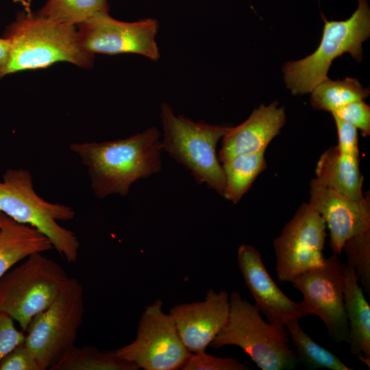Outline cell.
Returning a JSON list of instances; mask_svg holds the SVG:
<instances>
[{
  "mask_svg": "<svg viewBox=\"0 0 370 370\" xmlns=\"http://www.w3.org/2000/svg\"><path fill=\"white\" fill-rule=\"evenodd\" d=\"M160 119L163 151L188 170L197 182L223 196L225 177L216 148L232 126L195 122L175 114L165 103L160 107Z\"/></svg>",
  "mask_w": 370,
  "mask_h": 370,
  "instance_id": "obj_6",
  "label": "cell"
},
{
  "mask_svg": "<svg viewBox=\"0 0 370 370\" xmlns=\"http://www.w3.org/2000/svg\"><path fill=\"white\" fill-rule=\"evenodd\" d=\"M265 151L243 153L222 162L225 177L223 197L237 204L266 168Z\"/></svg>",
  "mask_w": 370,
  "mask_h": 370,
  "instance_id": "obj_20",
  "label": "cell"
},
{
  "mask_svg": "<svg viewBox=\"0 0 370 370\" xmlns=\"http://www.w3.org/2000/svg\"><path fill=\"white\" fill-rule=\"evenodd\" d=\"M331 113L360 130L363 136H369L370 106L364 100L349 103Z\"/></svg>",
  "mask_w": 370,
  "mask_h": 370,
  "instance_id": "obj_27",
  "label": "cell"
},
{
  "mask_svg": "<svg viewBox=\"0 0 370 370\" xmlns=\"http://www.w3.org/2000/svg\"><path fill=\"white\" fill-rule=\"evenodd\" d=\"M290 341L295 347L299 362L309 369L352 370L330 350L317 344L301 328L299 320H292L285 325Z\"/></svg>",
  "mask_w": 370,
  "mask_h": 370,
  "instance_id": "obj_23",
  "label": "cell"
},
{
  "mask_svg": "<svg viewBox=\"0 0 370 370\" xmlns=\"http://www.w3.org/2000/svg\"><path fill=\"white\" fill-rule=\"evenodd\" d=\"M134 363L119 357L115 350L101 351L95 346H75L50 370H137Z\"/></svg>",
  "mask_w": 370,
  "mask_h": 370,
  "instance_id": "obj_21",
  "label": "cell"
},
{
  "mask_svg": "<svg viewBox=\"0 0 370 370\" xmlns=\"http://www.w3.org/2000/svg\"><path fill=\"white\" fill-rule=\"evenodd\" d=\"M25 334L15 327L14 320L0 312V361L13 348L24 343Z\"/></svg>",
  "mask_w": 370,
  "mask_h": 370,
  "instance_id": "obj_29",
  "label": "cell"
},
{
  "mask_svg": "<svg viewBox=\"0 0 370 370\" xmlns=\"http://www.w3.org/2000/svg\"><path fill=\"white\" fill-rule=\"evenodd\" d=\"M343 299L350 352L370 367V306L353 269L343 264Z\"/></svg>",
  "mask_w": 370,
  "mask_h": 370,
  "instance_id": "obj_17",
  "label": "cell"
},
{
  "mask_svg": "<svg viewBox=\"0 0 370 370\" xmlns=\"http://www.w3.org/2000/svg\"><path fill=\"white\" fill-rule=\"evenodd\" d=\"M1 212L0 211V215H1ZM0 231H1V227H0Z\"/></svg>",
  "mask_w": 370,
  "mask_h": 370,
  "instance_id": "obj_32",
  "label": "cell"
},
{
  "mask_svg": "<svg viewBox=\"0 0 370 370\" xmlns=\"http://www.w3.org/2000/svg\"><path fill=\"white\" fill-rule=\"evenodd\" d=\"M343 250L347 258V265L365 291L370 292V230L356 234L344 243Z\"/></svg>",
  "mask_w": 370,
  "mask_h": 370,
  "instance_id": "obj_25",
  "label": "cell"
},
{
  "mask_svg": "<svg viewBox=\"0 0 370 370\" xmlns=\"http://www.w3.org/2000/svg\"><path fill=\"white\" fill-rule=\"evenodd\" d=\"M311 92L310 101L314 108L332 112L349 103L364 100L370 92L356 79L332 80L327 77Z\"/></svg>",
  "mask_w": 370,
  "mask_h": 370,
  "instance_id": "obj_22",
  "label": "cell"
},
{
  "mask_svg": "<svg viewBox=\"0 0 370 370\" xmlns=\"http://www.w3.org/2000/svg\"><path fill=\"white\" fill-rule=\"evenodd\" d=\"M9 43L8 61L0 79L16 72L47 68L59 62L92 67L94 54L82 47L75 25L56 22L22 11L3 36Z\"/></svg>",
  "mask_w": 370,
  "mask_h": 370,
  "instance_id": "obj_2",
  "label": "cell"
},
{
  "mask_svg": "<svg viewBox=\"0 0 370 370\" xmlns=\"http://www.w3.org/2000/svg\"><path fill=\"white\" fill-rule=\"evenodd\" d=\"M309 204L322 217L330 231V247L338 256L350 237L370 230L369 195L356 200L318 184H310Z\"/></svg>",
  "mask_w": 370,
  "mask_h": 370,
  "instance_id": "obj_14",
  "label": "cell"
},
{
  "mask_svg": "<svg viewBox=\"0 0 370 370\" xmlns=\"http://www.w3.org/2000/svg\"><path fill=\"white\" fill-rule=\"evenodd\" d=\"M56 261L36 253L0 279V312L26 331L32 318L46 309L69 280Z\"/></svg>",
  "mask_w": 370,
  "mask_h": 370,
  "instance_id": "obj_7",
  "label": "cell"
},
{
  "mask_svg": "<svg viewBox=\"0 0 370 370\" xmlns=\"http://www.w3.org/2000/svg\"><path fill=\"white\" fill-rule=\"evenodd\" d=\"M85 312L83 288L69 278L55 300L29 323L24 343L32 352L39 370L50 369L75 346Z\"/></svg>",
  "mask_w": 370,
  "mask_h": 370,
  "instance_id": "obj_8",
  "label": "cell"
},
{
  "mask_svg": "<svg viewBox=\"0 0 370 370\" xmlns=\"http://www.w3.org/2000/svg\"><path fill=\"white\" fill-rule=\"evenodd\" d=\"M181 369L183 370H247L249 367L234 358L216 357L207 353L190 355Z\"/></svg>",
  "mask_w": 370,
  "mask_h": 370,
  "instance_id": "obj_26",
  "label": "cell"
},
{
  "mask_svg": "<svg viewBox=\"0 0 370 370\" xmlns=\"http://www.w3.org/2000/svg\"><path fill=\"white\" fill-rule=\"evenodd\" d=\"M169 314L187 349L203 353L227 320L229 295L210 288L204 301L174 306Z\"/></svg>",
  "mask_w": 370,
  "mask_h": 370,
  "instance_id": "obj_15",
  "label": "cell"
},
{
  "mask_svg": "<svg viewBox=\"0 0 370 370\" xmlns=\"http://www.w3.org/2000/svg\"><path fill=\"white\" fill-rule=\"evenodd\" d=\"M0 279L12 267L36 253L53 249L49 239L37 229L0 215Z\"/></svg>",
  "mask_w": 370,
  "mask_h": 370,
  "instance_id": "obj_18",
  "label": "cell"
},
{
  "mask_svg": "<svg viewBox=\"0 0 370 370\" xmlns=\"http://www.w3.org/2000/svg\"><path fill=\"white\" fill-rule=\"evenodd\" d=\"M115 352L144 370L181 369L191 354L182 343L173 318L162 310L160 299L143 312L135 339Z\"/></svg>",
  "mask_w": 370,
  "mask_h": 370,
  "instance_id": "obj_9",
  "label": "cell"
},
{
  "mask_svg": "<svg viewBox=\"0 0 370 370\" xmlns=\"http://www.w3.org/2000/svg\"><path fill=\"white\" fill-rule=\"evenodd\" d=\"M0 211L18 223L37 229L68 262L77 261L79 242L72 231L58 223L74 219L75 210L45 201L37 195L29 171L9 169L4 173L0 182Z\"/></svg>",
  "mask_w": 370,
  "mask_h": 370,
  "instance_id": "obj_5",
  "label": "cell"
},
{
  "mask_svg": "<svg viewBox=\"0 0 370 370\" xmlns=\"http://www.w3.org/2000/svg\"><path fill=\"white\" fill-rule=\"evenodd\" d=\"M102 12H109L108 0H47L36 14L56 22L76 26Z\"/></svg>",
  "mask_w": 370,
  "mask_h": 370,
  "instance_id": "obj_24",
  "label": "cell"
},
{
  "mask_svg": "<svg viewBox=\"0 0 370 370\" xmlns=\"http://www.w3.org/2000/svg\"><path fill=\"white\" fill-rule=\"evenodd\" d=\"M326 236L322 217L308 203L302 204L273 240L278 280L291 282L299 275L321 267Z\"/></svg>",
  "mask_w": 370,
  "mask_h": 370,
  "instance_id": "obj_10",
  "label": "cell"
},
{
  "mask_svg": "<svg viewBox=\"0 0 370 370\" xmlns=\"http://www.w3.org/2000/svg\"><path fill=\"white\" fill-rule=\"evenodd\" d=\"M69 149L87 168L91 188L99 199L125 197L134 182L162 169L163 147L155 127L123 139L72 143Z\"/></svg>",
  "mask_w": 370,
  "mask_h": 370,
  "instance_id": "obj_1",
  "label": "cell"
},
{
  "mask_svg": "<svg viewBox=\"0 0 370 370\" xmlns=\"http://www.w3.org/2000/svg\"><path fill=\"white\" fill-rule=\"evenodd\" d=\"M315 173L314 180L325 187L353 199L365 197L362 192L363 177L357 156L343 153L337 146L331 147L320 156Z\"/></svg>",
  "mask_w": 370,
  "mask_h": 370,
  "instance_id": "obj_19",
  "label": "cell"
},
{
  "mask_svg": "<svg viewBox=\"0 0 370 370\" xmlns=\"http://www.w3.org/2000/svg\"><path fill=\"white\" fill-rule=\"evenodd\" d=\"M10 56V45L3 38H0V72L5 66Z\"/></svg>",
  "mask_w": 370,
  "mask_h": 370,
  "instance_id": "obj_31",
  "label": "cell"
},
{
  "mask_svg": "<svg viewBox=\"0 0 370 370\" xmlns=\"http://www.w3.org/2000/svg\"><path fill=\"white\" fill-rule=\"evenodd\" d=\"M76 27L82 47L90 53H136L154 61L160 58L156 41L159 24L154 18L124 22L102 12Z\"/></svg>",
  "mask_w": 370,
  "mask_h": 370,
  "instance_id": "obj_12",
  "label": "cell"
},
{
  "mask_svg": "<svg viewBox=\"0 0 370 370\" xmlns=\"http://www.w3.org/2000/svg\"><path fill=\"white\" fill-rule=\"evenodd\" d=\"M337 130L338 149L343 153L358 156V130L335 115H332Z\"/></svg>",
  "mask_w": 370,
  "mask_h": 370,
  "instance_id": "obj_30",
  "label": "cell"
},
{
  "mask_svg": "<svg viewBox=\"0 0 370 370\" xmlns=\"http://www.w3.org/2000/svg\"><path fill=\"white\" fill-rule=\"evenodd\" d=\"M303 295L301 302L307 315L318 316L332 339L348 342L349 329L343 299V264L338 254L325 258L323 264L291 282Z\"/></svg>",
  "mask_w": 370,
  "mask_h": 370,
  "instance_id": "obj_11",
  "label": "cell"
},
{
  "mask_svg": "<svg viewBox=\"0 0 370 370\" xmlns=\"http://www.w3.org/2000/svg\"><path fill=\"white\" fill-rule=\"evenodd\" d=\"M238 266L254 305L269 323L285 326L292 320L306 316L300 301L288 298L271 277L260 251L254 246L241 245L237 251Z\"/></svg>",
  "mask_w": 370,
  "mask_h": 370,
  "instance_id": "obj_13",
  "label": "cell"
},
{
  "mask_svg": "<svg viewBox=\"0 0 370 370\" xmlns=\"http://www.w3.org/2000/svg\"><path fill=\"white\" fill-rule=\"evenodd\" d=\"M285 326L267 323L240 293L229 295L227 320L209 346L236 345L262 370H291L299 363Z\"/></svg>",
  "mask_w": 370,
  "mask_h": 370,
  "instance_id": "obj_3",
  "label": "cell"
},
{
  "mask_svg": "<svg viewBox=\"0 0 370 370\" xmlns=\"http://www.w3.org/2000/svg\"><path fill=\"white\" fill-rule=\"evenodd\" d=\"M357 2L355 11L344 21H329L321 13L324 25L317 49L304 58L284 65V82L293 95L311 92L328 77L332 61L343 53L361 61L362 44L370 36V7L367 0Z\"/></svg>",
  "mask_w": 370,
  "mask_h": 370,
  "instance_id": "obj_4",
  "label": "cell"
},
{
  "mask_svg": "<svg viewBox=\"0 0 370 370\" xmlns=\"http://www.w3.org/2000/svg\"><path fill=\"white\" fill-rule=\"evenodd\" d=\"M0 370H39V367L32 352L23 343L1 359Z\"/></svg>",
  "mask_w": 370,
  "mask_h": 370,
  "instance_id": "obj_28",
  "label": "cell"
},
{
  "mask_svg": "<svg viewBox=\"0 0 370 370\" xmlns=\"http://www.w3.org/2000/svg\"><path fill=\"white\" fill-rule=\"evenodd\" d=\"M285 122L284 109L278 107V102L267 106L261 104L244 122L232 126L222 138L220 162L237 155L265 151Z\"/></svg>",
  "mask_w": 370,
  "mask_h": 370,
  "instance_id": "obj_16",
  "label": "cell"
}]
</instances>
